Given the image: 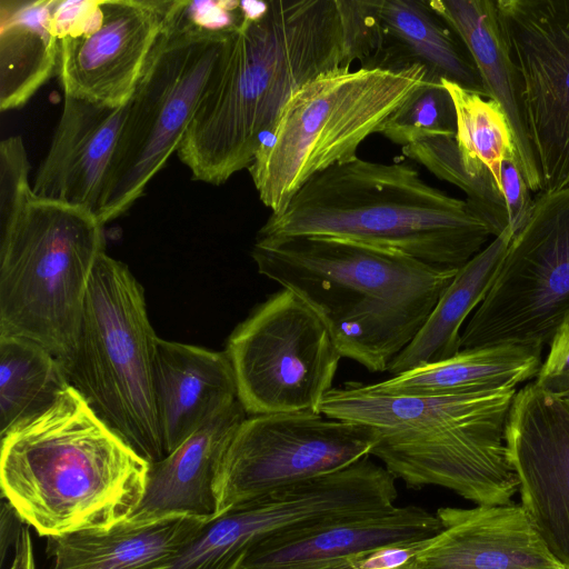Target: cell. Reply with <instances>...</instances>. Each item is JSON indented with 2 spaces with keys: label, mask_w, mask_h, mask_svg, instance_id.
<instances>
[{
  "label": "cell",
  "mask_w": 569,
  "mask_h": 569,
  "mask_svg": "<svg viewBox=\"0 0 569 569\" xmlns=\"http://www.w3.org/2000/svg\"><path fill=\"white\" fill-rule=\"evenodd\" d=\"M507 447L520 505L540 538L569 568V401L535 381L517 390Z\"/></svg>",
  "instance_id": "15"
},
{
  "label": "cell",
  "mask_w": 569,
  "mask_h": 569,
  "mask_svg": "<svg viewBox=\"0 0 569 569\" xmlns=\"http://www.w3.org/2000/svg\"><path fill=\"white\" fill-rule=\"evenodd\" d=\"M542 191L569 187V0H496Z\"/></svg>",
  "instance_id": "14"
},
{
  "label": "cell",
  "mask_w": 569,
  "mask_h": 569,
  "mask_svg": "<svg viewBox=\"0 0 569 569\" xmlns=\"http://www.w3.org/2000/svg\"><path fill=\"white\" fill-rule=\"evenodd\" d=\"M338 569H350V568L348 566H345V567H341V568H338ZM400 569H413V568H412L411 562H410L408 566L402 567Z\"/></svg>",
  "instance_id": "38"
},
{
  "label": "cell",
  "mask_w": 569,
  "mask_h": 569,
  "mask_svg": "<svg viewBox=\"0 0 569 569\" xmlns=\"http://www.w3.org/2000/svg\"><path fill=\"white\" fill-rule=\"evenodd\" d=\"M149 467L72 385L1 437L2 498L41 537L127 520L142 500Z\"/></svg>",
  "instance_id": "3"
},
{
  "label": "cell",
  "mask_w": 569,
  "mask_h": 569,
  "mask_svg": "<svg viewBox=\"0 0 569 569\" xmlns=\"http://www.w3.org/2000/svg\"><path fill=\"white\" fill-rule=\"evenodd\" d=\"M569 316V187L540 192L461 332L460 349H542Z\"/></svg>",
  "instance_id": "10"
},
{
  "label": "cell",
  "mask_w": 569,
  "mask_h": 569,
  "mask_svg": "<svg viewBox=\"0 0 569 569\" xmlns=\"http://www.w3.org/2000/svg\"><path fill=\"white\" fill-rule=\"evenodd\" d=\"M62 363L41 345L0 335V435L51 407L71 386Z\"/></svg>",
  "instance_id": "27"
},
{
  "label": "cell",
  "mask_w": 569,
  "mask_h": 569,
  "mask_svg": "<svg viewBox=\"0 0 569 569\" xmlns=\"http://www.w3.org/2000/svg\"><path fill=\"white\" fill-rule=\"evenodd\" d=\"M373 431L315 412L247 417L216 469L213 519L274 490L347 467L370 456Z\"/></svg>",
  "instance_id": "12"
},
{
  "label": "cell",
  "mask_w": 569,
  "mask_h": 569,
  "mask_svg": "<svg viewBox=\"0 0 569 569\" xmlns=\"http://www.w3.org/2000/svg\"><path fill=\"white\" fill-rule=\"evenodd\" d=\"M19 523H23L12 508V506L2 498V507H1V559L4 560L6 551L10 543H14L18 539V536L21 531L22 526Z\"/></svg>",
  "instance_id": "35"
},
{
  "label": "cell",
  "mask_w": 569,
  "mask_h": 569,
  "mask_svg": "<svg viewBox=\"0 0 569 569\" xmlns=\"http://www.w3.org/2000/svg\"><path fill=\"white\" fill-rule=\"evenodd\" d=\"M500 182L508 213V227L515 236L526 226L535 207V199L530 196V189L515 153L502 161Z\"/></svg>",
  "instance_id": "32"
},
{
  "label": "cell",
  "mask_w": 569,
  "mask_h": 569,
  "mask_svg": "<svg viewBox=\"0 0 569 569\" xmlns=\"http://www.w3.org/2000/svg\"><path fill=\"white\" fill-rule=\"evenodd\" d=\"M402 153L438 179L461 189L467 196L466 201L488 224L493 238L508 228L501 186L490 171L476 176L466 169L455 138H426L403 147Z\"/></svg>",
  "instance_id": "29"
},
{
  "label": "cell",
  "mask_w": 569,
  "mask_h": 569,
  "mask_svg": "<svg viewBox=\"0 0 569 569\" xmlns=\"http://www.w3.org/2000/svg\"><path fill=\"white\" fill-rule=\"evenodd\" d=\"M153 390L164 457L238 401L228 355L159 338Z\"/></svg>",
  "instance_id": "19"
},
{
  "label": "cell",
  "mask_w": 569,
  "mask_h": 569,
  "mask_svg": "<svg viewBox=\"0 0 569 569\" xmlns=\"http://www.w3.org/2000/svg\"><path fill=\"white\" fill-rule=\"evenodd\" d=\"M441 530L412 559L413 569H566L521 505L441 507Z\"/></svg>",
  "instance_id": "16"
},
{
  "label": "cell",
  "mask_w": 569,
  "mask_h": 569,
  "mask_svg": "<svg viewBox=\"0 0 569 569\" xmlns=\"http://www.w3.org/2000/svg\"><path fill=\"white\" fill-rule=\"evenodd\" d=\"M172 0H58V76L64 96L128 103Z\"/></svg>",
  "instance_id": "13"
},
{
  "label": "cell",
  "mask_w": 569,
  "mask_h": 569,
  "mask_svg": "<svg viewBox=\"0 0 569 569\" xmlns=\"http://www.w3.org/2000/svg\"><path fill=\"white\" fill-rule=\"evenodd\" d=\"M555 393H558L566 398L569 401V380L562 382L561 385L557 386L553 390H551Z\"/></svg>",
  "instance_id": "37"
},
{
  "label": "cell",
  "mask_w": 569,
  "mask_h": 569,
  "mask_svg": "<svg viewBox=\"0 0 569 569\" xmlns=\"http://www.w3.org/2000/svg\"><path fill=\"white\" fill-rule=\"evenodd\" d=\"M30 527L22 526L14 543V552L9 569H37Z\"/></svg>",
  "instance_id": "36"
},
{
  "label": "cell",
  "mask_w": 569,
  "mask_h": 569,
  "mask_svg": "<svg viewBox=\"0 0 569 569\" xmlns=\"http://www.w3.org/2000/svg\"><path fill=\"white\" fill-rule=\"evenodd\" d=\"M542 349L498 345L460 349L440 362L422 366L377 383H362L380 396H437L517 388L536 378Z\"/></svg>",
  "instance_id": "24"
},
{
  "label": "cell",
  "mask_w": 569,
  "mask_h": 569,
  "mask_svg": "<svg viewBox=\"0 0 569 569\" xmlns=\"http://www.w3.org/2000/svg\"><path fill=\"white\" fill-rule=\"evenodd\" d=\"M239 17V1L172 0L126 104L97 217L126 213L177 152Z\"/></svg>",
  "instance_id": "6"
},
{
  "label": "cell",
  "mask_w": 569,
  "mask_h": 569,
  "mask_svg": "<svg viewBox=\"0 0 569 569\" xmlns=\"http://www.w3.org/2000/svg\"><path fill=\"white\" fill-rule=\"evenodd\" d=\"M58 0H0V109L21 108L58 67Z\"/></svg>",
  "instance_id": "26"
},
{
  "label": "cell",
  "mask_w": 569,
  "mask_h": 569,
  "mask_svg": "<svg viewBox=\"0 0 569 569\" xmlns=\"http://www.w3.org/2000/svg\"><path fill=\"white\" fill-rule=\"evenodd\" d=\"M124 117L126 106L64 96L50 147L32 184L33 194L97 214Z\"/></svg>",
  "instance_id": "18"
},
{
  "label": "cell",
  "mask_w": 569,
  "mask_h": 569,
  "mask_svg": "<svg viewBox=\"0 0 569 569\" xmlns=\"http://www.w3.org/2000/svg\"><path fill=\"white\" fill-rule=\"evenodd\" d=\"M427 76L421 63L341 67L299 88L248 169L260 201L279 213L310 177L357 157Z\"/></svg>",
  "instance_id": "8"
},
{
  "label": "cell",
  "mask_w": 569,
  "mask_h": 569,
  "mask_svg": "<svg viewBox=\"0 0 569 569\" xmlns=\"http://www.w3.org/2000/svg\"><path fill=\"white\" fill-rule=\"evenodd\" d=\"M378 18L386 67L421 63L428 79H446L486 98L469 50L427 0H378Z\"/></svg>",
  "instance_id": "23"
},
{
  "label": "cell",
  "mask_w": 569,
  "mask_h": 569,
  "mask_svg": "<svg viewBox=\"0 0 569 569\" xmlns=\"http://www.w3.org/2000/svg\"><path fill=\"white\" fill-rule=\"evenodd\" d=\"M569 380V316L556 330L535 382L548 390Z\"/></svg>",
  "instance_id": "33"
},
{
  "label": "cell",
  "mask_w": 569,
  "mask_h": 569,
  "mask_svg": "<svg viewBox=\"0 0 569 569\" xmlns=\"http://www.w3.org/2000/svg\"><path fill=\"white\" fill-rule=\"evenodd\" d=\"M441 527L422 507L396 506L270 537L249 551L240 569H338L382 546L427 540Z\"/></svg>",
  "instance_id": "17"
},
{
  "label": "cell",
  "mask_w": 569,
  "mask_h": 569,
  "mask_svg": "<svg viewBox=\"0 0 569 569\" xmlns=\"http://www.w3.org/2000/svg\"><path fill=\"white\" fill-rule=\"evenodd\" d=\"M512 237L508 227L458 269L422 328L390 362L389 373L440 362L460 351V329L486 297Z\"/></svg>",
  "instance_id": "25"
},
{
  "label": "cell",
  "mask_w": 569,
  "mask_h": 569,
  "mask_svg": "<svg viewBox=\"0 0 569 569\" xmlns=\"http://www.w3.org/2000/svg\"><path fill=\"white\" fill-rule=\"evenodd\" d=\"M30 163L22 138L12 136L0 143V232L6 230L33 197Z\"/></svg>",
  "instance_id": "31"
},
{
  "label": "cell",
  "mask_w": 569,
  "mask_h": 569,
  "mask_svg": "<svg viewBox=\"0 0 569 569\" xmlns=\"http://www.w3.org/2000/svg\"><path fill=\"white\" fill-rule=\"evenodd\" d=\"M516 392L380 396L347 382L327 393L320 412L369 427L370 456L408 488L441 487L476 506H500L519 489L506 440Z\"/></svg>",
  "instance_id": "4"
},
{
  "label": "cell",
  "mask_w": 569,
  "mask_h": 569,
  "mask_svg": "<svg viewBox=\"0 0 569 569\" xmlns=\"http://www.w3.org/2000/svg\"><path fill=\"white\" fill-rule=\"evenodd\" d=\"M226 353L249 416L321 413L342 358L321 318L283 288L237 326Z\"/></svg>",
  "instance_id": "11"
},
{
  "label": "cell",
  "mask_w": 569,
  "mask_h": 569,
  "mask_svg": "<svg viewBox=\"0 0 569 569\" xmlns=\"http://www.w3.org/2000/svg\"><path fill=\"white\" fill-rule=\"evenodd\" d=\"M257 236L340 238L451 268L493 237L466 200L430 186L409 163L358 156L310 177Z\"/></svg>",
  "instance_id": "5"
},
{
  "label": "cell",
  "mask_w": 569,
  "mask_h": 569,
  "mask_svg": "<svg viewBox=\"0 0 569 569\" xmlns=\"http://www.w3.org/2000/svg\"><path fill=\"white\" fill-rule=\"evenodd\" d=\"M427 540L382 546L357 556L347 566L350 569H400L412 561Z\"/></svg>",
  "instance_id": "34"
},
{
  "label": "cell",
  "mask_w": 569,
  "mask_h": 569,
  "mask_svg": "<svg viewBox=\"0 0 569 569\" xmlns=\"http://www.w3.org/2000/svg\"><path fill=\"white\" fill-rule=\"evenodd\" d=\"M102 226L91 210L33 194L0 232V335L41 345L69 377Z\"/></svg>",
  "instance_id": "7"
},
{
  "label": "cell",
  "mask_w": 569,
  "mask_h": 569,
  "mask_svg": "<svg viewBox=\"0 0 569 569\" xmlns=\"http://www.w3.org/2000/svg\"><path fill=\"white\" fill-rule=\"evenodd\" d=\"M191 513L124 520L108 530L50 537L52 569H159L179 556L211 521Z\"/></svg>",
  "instance_id": "21"
},
{
  "label": "cell",
  "mask_w": 569,
  "mask_h": 569,
  "mask_svg": "<svg viewBox=\"0 0 569 569\" xmlns=\"http://www.w3.org/2000/svg\"><path fill=\"white\" fill-rule=\"evenodd\" d=\"M567 569H569V568H567Z\"/></svg>",
  "instance_id": "39"
},
{
  "label": "cell",
  "mask_w": 569,
  "mask_h": 569,
  "mask_svg": "<svg viewBox=\"0 0 569 569\" xmlns=\"http://www.w3.org/2000/svg\"><path fill=\"white\" fill-rule=\"evenodd\" d=\"M427 2L469 50L480 73L486 98L496 101L507 117L528 188L541 192L542 179L525 119L521 78L499 21L496 0Z\"/></svg>",
  "instance_id": "20"
},
{
  "label": "cell",
  "mask_w": 569,
  "mask_h": 569,
  "mask_svg": "<svg viewBox=\"0 0 569 569\" xmlns=\"http://www.w3.org/2000/svg\"><path fill=\"white\" fill-rule=\"evenodd\" d=\"M247 412L238 400L191 435L176 450L150 463L142 500L131 521L169 513H191L213 519V482L219 458Z\"/></svg>",
  "instance_id": "22"
},
{
  "label": "cell",
  "mask_w": 569,
  "mask_h": 569,
  "mask_svg": "<svg viewBox=\"0 0 569 569\" xmlns=\"http://www.w3.org/2000/svg\"><path fill=\"white\" fill-rule=\"evenodd\" d=\"M456 111V142L466 169L476 176L488 171L500 182L502 161L516 154L512 132L500 106L459 84L441 79Z\"/></svg>",
  "instance_id": "28"
},
{
  "label": "cell",
  "mask_w": 569,
  "mask_h": 569,
  "mask_svg": "<svg viewBox=\"0 0 569 569\" xmlns=\"http://www.w3.org/2000/svg\"><path fill=\"white\" fill-rule=\"evenodd\" d=\"M260 274L308 303L345 358L387 371L416 337L459 268L320 236L256 237Z\"/></svg>",
  "instance_id": "2"
},
{
  "label": "cell",
  "mask_w": 569,
  "mask_h": 569,
  "mask_svg": "<svg viewBox=\"0 0 569 569\" xmlns=\"http://www.w3.org/2000/svg\"><path fill=\"white\" fill-rule=\"evenodd\" d=\"M158 340L142 287L124 263L102 252L88 287L70 380L150 463L164 458L153 390Z\"/></svg>",
  "instance_id": "9"
},
{
  "label": "cell",
  "mask_w": 569,
  "mask_h": 569,
  "mask_svg": "<svg viewBox=\"0 0 569 569\" xmlns=\"http://www.w3.org/2000/svg\"><path fill=\"white\" fill-rule=\"evenodd\" d=\"M340 0L240 1L220 60L177 150L196 181L249 169L290 97L360 61Z\"/></svg>",
  "instance_id": "1"
},
{
  "label": "cell",
  "mask_w": 569,
  "mask_h": 569,
  "mask_svg": "<svg viewBox=\"0 0 569 569\" xmlns=\"http://www.w3.org/2000/svg\"><path fill=\"white\" fill-rule=\"evenodd\" d=\"M456 132V111L448 90L441 80L428 78L380 131L401 148L431 137L455 138Z\"/></svg>",
  "instance_id": "30"
}]
</instances>
